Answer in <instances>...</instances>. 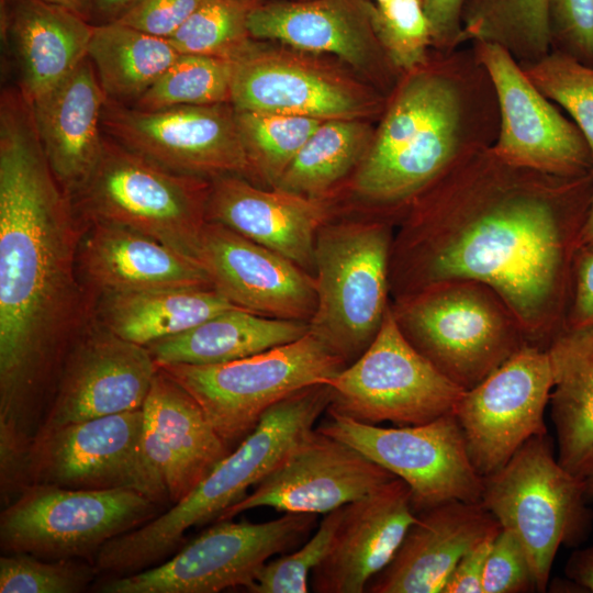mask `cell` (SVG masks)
Returning a JSON list of instances; mask_svg holds the SVG:
<instances>
[{
    "label": "cell",
    "instance_id": "38",
    "mask_svg": "<svg viewBox=\"0 0 593 593\" xmlns=\"http://www.w3.org/2000/svg\"><path fill=\"white\" fill-rule=\"evenodd\" d=\"M257 0H204L168 38L180 54L234 59L253 38L248 14Z\"/></svg>",
    "mask_w": 593,
    "mask_h": 593
},
{
    "label": "cell",
    "instance_id": "32",
    "mask_svg": "<svg viewBox=\"0 0 593 593\" xmlns=\"http://www.w3.org/2000/svg\"><path fill=\"white\" fill-rule=\"evenodd\" d=\"M213 287H182L101 295L94 318L118 336L147 346L235 307Z\"/></svg>",
    "mask_w": 593,
    "mask_h": 593
},
{
    "label": "cell",
    "instance_id": "53",
    "mask_svg": "<svg viewBox=\"0 0 593 593\" xmlns=\"http://www.w3.org/2000/svg\"><path fill=\"white\" fill-rule=\"evenodd\" d=\"M583 480H584L586 496L589 497V500H591L593 499V471Z\"/></svg>",
    "mask_w": 593,
    "mask_h": 593
},
{
    "label": "cell",
    "instance_id": "18",
    "mask_svg": "<svg viewBox=\"0 0 593 593\" xmlns=\"http://www.w3.org/2000/svg\"><path fill=\"white\" fill-rule=\"evenodd\" d=\"M157 370L147 347L118 336L93 316L63 359L37 434L142 409Z\"/></svg>",
    "mask_w": 593,
    "mask_h": 593
},
{
    "label": "cell",
    "instance_id": "27",
    "mask_svg": "<svg viewBox=\"0 0 593 593\" xmlns=\"http://www.w3.org/2000/svg\"><path fill=\"white\" fill-rule=\"evenodd\" d=\"M247 25L253 38L333 54L359 69L390 61L373 31L369 0L257 3L248 14Z\"/></svg>",
    "mask_w": 593,
    "mask_h": 593
},
{
    "label": "cell",
    "instance_id": "31",
    "mask_svg": "<svg viewBox=\"0 0 593 593\" xmlns=\"http://www.w3.org/2000/svg\"><path fill=\"white\" fill-rule=\"evenodd\" d=\"M307 333L306 322L267 317L235 306L145 347L157 366L216 365L294 342Z\"/></svg>",
    "mask_w": 593,
    "mask_h": 593
},
{
    "label": "cell",
    "instance_id": "51",
    "mask_svg": "<svg viewBox=\"0 0 593 593\" xmlns=\"http://www.w3.org/2000/svg\"><path fill=\"white\" fill-rule=\"evenodd\" d=\"M66 8L87 20L91 15V0H43Z\"/></svg>",
    "mask_w": 593,
    "mask_h": 593
},
{
    "label": "cell",
    "instance_id": "43",
    "mask_svg": "<svg viewBox=\"0 0 593 593\" xmlns=\"http://www.w3.org/2000/svg\"><path fill=\"white\" fill-rule=\"evenodd\" d=\"M483 593L537 592L528 556L513 532L500 529L486 558Z\"/></svg>",
    "mask_w": 593,
    "mask_h": 593
},
{
    "label": "cell",
    "instance_id": "44",
    "mask_svg": "<svg viewBox=\"0 0 593 593\" xmlns=\"http://www.w3.org/2000/svg\"><path fill=\"white\" fill-rule=\"evenodd\" d=\"M550 51L593 66V0H548Z\"/></svg>",
    "mask_w": 593,
    "mask_h": 593
},
{
    "label": "cell",
    "instance_id": "9",
    "mask_svg": "<svg viewBox=\"0 0 593 593\" xmlns=\"http://www.w3.org/2000/svg\"><path fill=\"white\" fill-rule=\"evenodd\" d=\"M346 366L309 332L294 342L228 362L158 367L194 398L232 447L272 405L301 389L325 383Z\"/></svg>",
    "mask_w": 593,
    "mask_h": 593
},
{
    "label": "cell",
    "instance_id": "54",
    "mask_svg": "<svg viewBox=\"0 0 593 593\" xmlns=\"http://www.w3.org/2000/svg\"><path fill=\"white\" fill-rule=\"evenodd\" d=\"M369 1H371V2H378V1H380V0H369Z\"/></svg>",
    "mask_w": 593,
    "mask_h": 593
},
{
    "label": "cell",
    "instance_id": "25",
    "mask_svg": "<svg viewBox=\"0 0 593 593\" xmlns=\"http://www.w3.org/2000/svg\"><path fill=\"white\" fill-rule=\"evenodd\" d=\"M501 526L481 502L448 501L416 514L370 593H443L458 561Z\"/></svg>",
    "mask_w": 593,
    "mask_h": 593
},
{
    "label": "cell",
    "instance_id": "55",
    "mask_svg": "<svg viewBox=\"0 0 593 593\" xmlns=\"http://www.w3.org/2000/svg\"><path fill=\"white\" fill-rule=\"evenodd\" d=\"M258 1V0H257Z\"/></svg>",
    "mask_w": 593,
    "mask_h": 593
},
{
    "label": "cell",
    "instance_id": "8",
    "mask_svg": "<svg viewBox=\"0 0 593 593\" xmlns=\"http://www.w3.org/2000/svg\"><path fill=\"white\" fill-rule=\"evenodd\" d=\"M209 187L105 136L96 167L70 197L83 223L131 228L197 259Z\"/></svg>",
    "mask_w": 593,
    "mask_h": 593
},
{
    "label": "cell",
    "instance_id": "50",
    "mask_svg": "<svg viewBox=\"0 0 593 593\" xmlns=\"http://www.w3.org/2000/svg\"><path fill=\"white\" fill-rule=\"evenodd\" d=\"M138 0H91V14H97L102 22L119 20ZM100 23V24H101Z\"/></svg>",
    "mask_w": 593,
    "mask_h": 593
},
{
    "label": "cell",
    "instance_id": "2",
    "mask_svg": "<svg viewBox=\"0 0 593 593\" xmlns=\"http://www.w3.org/2000/svg\"><path fill=\"white\" fill-rule=\"evenodd\" d=\"M85 223L45 157L30 104H0V457L29 450L63 359L94 316L77 255Z\"/></svg>",
    "mask_w": 593,
    "mask_h": 593
},
{
    "label": "cell",
    "instance_id": "37",
    "mask_svg": "<svg viewBox=\"0 0 593 593\" xmlns=\"http://www.w3.org/2000/svg\"><path fill=\"white\" fill-rule=\"evenodd\" d=\"M251 176L275 186L323 120L235 110Z\"/></svg>",
    "mask_w": 593,
    "mask_h": 593
},
{
    "label": "cell",
    "instance_id": "29",
    "mask_svg": "<svg viewBox=\"0 0 593 593\" xmlns=\"http://www.w3.org/2000/svg\"><path fill=\"white\" fill-rule=\"evenodd\" d=\"M5 31L14 47L21 92L29 104L88 57L93 25L81 15L43 0H11Z\"/></svg>",
    "mask_w": 593,
    "mask_h": 593
},
{
    "label": "cell",
    "instance_id": "48",
    "mask_svg": "<svg viewBox=\"0 0 593 593\" xmlns=\"http://www.w3.org/2000/svg\"><path fill=\"white\" fill-rule=\"evenodd\" d=\"M494 537L483 540L458 561L443 593H483L484 568Z\"/></svg>",
    "mask_w": 593,
    "mask_h": 593
},
{
    "label": "cell",
    "instance_id": "22",
    "mask_svg": "<svg viewBox=\"0 0 593 593\" xmlns=\"http://www.w3.org/2000/svg\"><path fill=\"white\" fill-rule=\"evenodd\" d=\"M407 484L399 478L344 506L323 561L310 577L317 593H362L398 551L415 522Z\"/></svg>",
    "mask_w": 593,
    "mask_h": 593
},
{
    "label": "cell",
    "instance_id": "34",
    "mask_svg": "<svg viewBox=\"0 0 593 593\" xmlns=\"http://www.w3.org/2000/svg\"><path fill=\"white\" fill-rule=\"evenodd\" d=\"M372 137L370 127L357 119L323 121L272 188L322 198L359 166Z\"/></svg>",
    "mask_w": 593,
    "mask_h": 593
},
{
    "label": "cell",
    "instance_id": "28",
    "mask_svg": "<svg viewBox=\"0 0 593 593\" xmlns=\"http://www.w3.org/2000/svg\"><path fill=\"white\" fill-rule=\"evenodd\" d=\"M105 101L87 57L57 87L30 104L48 165L69 195L86 181L101 155Z\"/></svg>",
    "mask_w": 593,
    "mask_h": 593
},
{
    "label": "cell",
    "instance_id": "52",
    "mask_svg": "<svg viewBox=\"0 0 593 593\" xmlns=\"http://www.w3.org/2000/svg\"><path fill=\"white\" fill-rule=\"evenodd\" d=\"M590 244H593V193L579 236V246Z\"/></svg>",
    "mask_w": 593,
    "mask_h": 593
},
{
    "label": "cell",
    "instance_id": "3",
    "mask_svg": "<svg viewBox=\"0 0 593 593\" xmlns=\"http://www.w3.org/2000/svg\"><path fill=\"white\" fill-rule=\"evenodd\" d=\"M440 53L406 72L354 176V192L382 211L407 209L462 155L496 138L494 88L472 45Z\"/></svg>",
    "mask_w": 593,
    "mask_h": 593
},
{
    "label": "cell",
    "instance_id": "36",
    "mask_svg": "<svg viewBox=\"0 0 593 593\" xmlns=\"http://www.w3.org/2000/svg\"><path fill=\"white\" fill-rule=\"evenodd\" d=\"M233 68L232 59L180 54L133 107L158 110L231 102Z\"/></svg>",
    "mask_w": 593,
    "mask_h": 593
},
{
    "label": "cell",
    "instance_id": "15",
    "mask_svg": "<svg viewBox=\"0 0 593 593\" xmlns=\"http://www.w3.org/2000/svg\"><path fill=\"white\" fill-rule=\"evenodd\" d=\"M102 128L128 150L178 174L251 176L235 109L224 103L142 110L107 98Z\"/></svg>",
    "mask_w": 593,
    "mask_h": 593
},
{
    "label": "cell",
    "instance_id": "11",
    "mask_svg": "<svg viewBox=\"0 0 593 593\" xmlns=\"http://www.w3.org/2000/svg\"><path fill=\"white\" fill-rule=\"evenodd\" d=\"M316 515L284 513L264 522L216 521L164 563L98 585L102 593H217L247 589L275 555L302 545Z\"/></svg>",
    "mask_w": 593,
    "mask_h": 593
},
{
    "label": "cell",
    "instance_id": "26",
    "mask_svg": "<svg viewBox=\"0 0 593 593\" xmlns=\"http://www.w3.org/2000/svg\"><path fill=\"white\" fill-rule=\"evenodd\" d=\"M77 265L94 300L108 294L212 287L197 259L143 233L108 223H85Z\"/></svg>",
    "mask_w": 593,
    "mask_h": 593
},
{
    "label": "cell",
    "instance_id": "10",
    "mask_svg": "<svg viewBox=\"0 0 593 593\" xmlns=\"http://www.w3.org/2000/svg\"><path fill=\"white\" fill-rule=\"evenodd\" d=\"M164 508L131 489L32 484L2 508L0 545L4 553L94 563L104 544L157 517Z\"/></svg>",
    "mask_w": 593,
    "mask_h": 593
},
{
    "label": "cell",
    "instance_id": "41",
    "mask_svg": "<svg viewBox=\"0 0 593 593\" xmlns=\"http://www.w3.org/2000/svg\"><path fill=\"white\" fill-rule=\"evenodd\" d=\"M99 574L83 559L47 560L25 552L0 558V593H79Z\"/></svg>",
    "mask_w": 593,
    "mask_h": 593
},
{
    "label": "cell",
    "instance_id": "16",
    "mask_svg": "<svg viewBox=\"0 0 593 593\" xmlns=\"http://www.w3.org/2000/svg\"><path fill=\"white\" fill-rule=\"evenodd\" d=\"M552 385L548 350L525 344L465 391L452 413L481 477L505 466L529 438L547 434L545 411Z\"/></svg>",
    "mask_w": 593,
    "mask_h": 593
},
{
    "label": "cell",
    "instance_id": "46",
    "mask_svg": "<svg viewBox=\"0 0 593 593\" xmlns=\"http://www.w3.org/2000/svg\"><path fill=\"white\" fill-rule=\"evenodd\" d=\"M593 327V244L580 245L574 254L566 328Z\"/></svg>",
    "mask_w": 593,
    "mask_h": 593
},
{
    "label": "cell",
    "instance_id": "17",
    "mask_svg": "<svg viewBox=\"0 0 593 593\" xmlns=\"http://www.w3.org/2000/svg\"><path fill=\"white\" fill-rule=\"evenodd\" d=\"M471 45L496 97L494 153L513 165L551 175L593 172L592 153L579 127L534 86L517 60L496 44Z\"/></svg>",
    "mask_w": 593,
    "mask_h": 593
},
{
    "label": "cell",
    "instance_id": "42",
    "mask_svg": "<svg viewBox=\"0 0 593 593\" xmlns=\"http://www.w3.org/2000/svg\"><path fill=\"white\" fill-rule=\"evenodd\" d=\"M344 506L324 515L315 533L294 551L268 561L246 589L251 593H306L310 577L325 558L343 516Z\"/></svg>",
    "mask_w": 593,
    "mask_h": 593
},
{
    "label": "cell",
    "instance_id": "4",
    "mask_svg": "<svg viewBox=\"0 0 593 593\" xmlns=\"http://www.w3.org/2000/svg\"><path fill=\"white\" fill-rule=\"evenodd\" d=\"M331 403V388L317 383L272 405L255 428L183 499L144 525L109 540L101 568L127 575L158 564L182 544L184 533L217 517L244 499L313 429Z\"/></svg>",
    "mask_w": 593,
    "mask_h": 593
},
{
    "label": "cell",
    "instance_id": "5",
    "mask_svg": "<svg viewBox=\"0 0 593 593\" xmlns=\"http://www.w3.org/2000/svg\"><path fill=\"white\" fill-rule=\"evenodd\" d=\"M409 343L469 390L528 344L502 298L484 283L452 280L390 300Z\"/></svg>",
    "mask_w": 593,
    "mask_h": 593
},
{
    "label": "cell",
    "instance_id": "14",
    "mask_svg": "<svg viewBox=\"0 0 593 593\" xmlns=\"http://www.w3.org/2000/svg\"><path fill=\"white\" fill-rule=\"evenodd\" d=\"M320 432L351 446L404 481L417 514L448 501L481 502L484 481L449 413L419 425L379 427L326 410Z\"/></svg>",
    "mask_w": 593,
    "mask_h": 593
},
{
    "label": "cell",
    "instance_id": "23",
    "mask_svg": "<svg viewBox=\"0 0 593 593\" xmlns=\"http://www.w3.org/2000/svg\"><path fill=\"white\" fill-rule=\"evenodd\" d=\"M206 222L222 224L314 276L315 239L331 219L323 198L261 189L238 175L210 179Z\"/></svg>",
    "mask_w": 593,
    "mask_h": 593
},
{
    "label": "cell",
    "instance_id": "30",
    "mask_svg": "<svg viewBox=\"0 0 593 593\" xmlns=\"http://www.w3.org/2000/svg\"><path fill=\"white\" fill-rule=\"evenodd\" d=\"M547 350L553 376L549 405L557 458L584 479L593 471V327L566 328Z\"/></svg>",
    "mask_w": 593,
    "mask_h": 593
},
{
    "label": "cell",
    "instance_id": "33",
    "mask_svg": "<svg viewBox=\"0 0 593 593\" xmlns=\"http://www.w3.org/2000/svg\"><path fill=\"white\" fill-rule=\"evenodd\" d=\"M180 53L168 38L120 22L93 25L88 58L108 99L137 101Z\"/></svg>",
    "mask_w": 593,
    "mask_h": 593
},
{
    "label": "cell",
    "instance_id": "7",
    "mask_svg": "<svg viewBox=\"0 0 593 593\" xmlns=\"http://www.w3.org/2000/svg\"><path fill=\"white\" fill-rule=\"evenodd\" d=\"M483 481L482 505L518 538L537 592L547 591L560 547H579L592 530L584 480L561 466L544 434L529 438Z\"/></svg>",
    "mask_w": 593,
    "mask_h": 593
},
{
    "label": "cell",
    "instance_id": "24",
    "mask_svg": "<svg viewBox=\"0 0 593 593\" xmlns=\"http://www.w3.org/2000/svg\"><path fill=\"white\" fill-rule=\"evenodd\" d=\"M143 447L170 506L231 451L194 398L158 367L143 405Z\"/></svg>",
    "mask_w": 593,
    "mask_h": 593
},
{
    "label": "cell",
    "instance_id": "47",
    "mask_svg": "<svg viewBox=\"0 0 593 593\" xmlns=\"http://www.w3.org/2000/svg\"><path fill=\"white\" fill-rule=\"evenodd\" d=\"M465 0H423L427 14L433 47L449 53L461 47L463 32L461 11Z\"/></svg>",
    "mask_w": 593,
    "mask_h": 593
},
{
    "label": "cell",
    "instance_id": "6",
    "mask_svg": "<svg viewBox=\"0 0 593 593\" xmlns=\"http://www.w3.org/2000/svg\"><path fill=\"white\" fill-rule=\"evenodd\" d=\"M393 236L384 219H329L316 234L309 332L347 366L373 342L390 305Z\"/></svg>",
    "mask_w": 593,
    "mask_h": 593
},
{
    "label": "cell",
    "instance_id": "1",
    "mask_svg": "<svg viewBox=\"0 0 593 593\" xmlns=\"http://www.w3.org/2000/svg\"><path fill=\"white\" fill-rule=\"evenodd\" d=\"M593 172L563 177L470 150L407 206L393 236L390 295L452 280L493 289L528 344L564 329L571 269Z\"/></svg>",
    "mask_w": 593,
    "mask_h": 593
},
{
    "label": "cell",
    "instance_id": "35",
    "mask_svg": "<svg viewBox=\"0 0 593 593\" xmlns=\"http://www.w3.org/2000/svg\"><path fill=\"white\" fill-rule=\"evenodd\" d=\"M463 42H489L504 48L519 65L551 49L548 0H465Z\"/></svg>",
    "mask_w": 593,
    "mask_h": 593
},
{
    "label": "cell",
    "instance_id": "20",
    "mask_svg": "<svg viewBox=\"0 0 593 593\" xmlns=\"http://www.w3.org/2000/svg\"><path fill=\"white\" fill-rule=\"evenodd\" d=\"M197 260L212 287L238 307L306 323L315 312L317 294L312 273L222 224H204Z\"/></svg>",
    "mask_w": 593,
    "mask_h": 593
},
{
    "label": "cell",
    "instance_id": "49",
    "mask_svg": "<svg viewBox=\"0 0 593 593\" xmlns=\"http://www.w3.org/2000/svg\"><path fill=\"white\" fill-rule=\"evenodd\" d=\"M564 573L577 591L593 593V545L574 550L567 560Z\"/></svg>",
    "mask_w": 593,
    "mask_h": 593
},
{
    "label": "cell",
    "instance_id": "12",
    "mask_svg": "<svg viewBox=\"0 0 593 593\" xmlns=\"http://www.w3.org/2000/svg\"><path fill=\"white\" fill-rule=\"evenodd\" d=\"M325 383L331 388L327 410L374 425L432 422L452 413L466 391L409 343L390 305L373 342Z\"/></svg>",
    "mask_w": 593,
    "mask_h": 593
},
{
    "label": "cell",
    "instance_id": "19",
    "mask_svg": "<svg viewBox=\"0 0 593 593\" xmlns=\"http://www.w3.org/2000/svg\"><path fill=\"white\" fill-rule=\"evenodd\" d=\"M351 446L314 428L251 493L216 521L257 507L295 514H327L395 479Z\"/></svg>",
    "mask_w": 593,
    "mask_h": 593
},
{
    "label": "cell",
    "instance_id": "21",
    "mask_svg": "<svg viewBox=\"0 0 593 593\" xmlns=\"http://www.w3.org/2000/svg\"><path fill=\"white\" fill-rule=\"evenodd\" d=\"M233 59L231 103L238 111L318 120L358 119L379 102L342 77L294 57L255 48Z\"/></svg>",
    "mask_w": 593,
    "mask_h": 593
},
{
    "label": "cell",
    "instance_id": "39",
    "mask_svg": "<svg viewBox=\"0 0 593 593\" xmlns=\"http://www.w3.org/2000/svg\"><path fill=\"white\" fill-rule=\"evenodd\" d=\"M521 66L546 98L568 112L593 157V66L557 51Z\"/></svg>",
    "mask_w": 593,
    "mask_h": 593
},
{
    "label": "cell",
    "instance_id": "40",
    "mask_svg": "<svg viewBox=\"0 0 593 593\" xmlns=\"http://www.w3.org/2000/svg\"><path fill=\"white\" fill-rule=\"evenodd\" d=\"M371 23L380 45L398 70L407 72L428 60L433 47L432 31L423 0L371 2Z\"/></svg>",
    "mask_w": 593,
    "mask_h": 593
},
{
    "label": "cell",
    "instance_id": "45",
    "mask_svg": "<svg viewBox=\"0 0 593 593\" xmlns=\"http://www.w3.org/2000/svg\"><path fill=\"white\" fill-rule=\"evenodd\" d=\"M203 1L138 0L116 22L169 38Z\"/></svg>",
    "mask_w": 593,
    "mask_h": 593
},
{
    "label": "cell",
    "instance_id": "13",
    "mask_svg": "<svg viewBox=\"0 0 593 593\" xmlns=\"http://www.w3.org/2000/svg\"><path fill=\"white\" fill-rule=\"evenodd\" d=\"M143 429L144 412L139 409L37 434L24 460L21 491L32 484L131 489L163 507L170 506L144 451Z\"/></svg>",
    "mask_w": 593,
    "mask_h": 593
}]
</instances>
